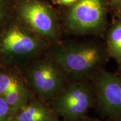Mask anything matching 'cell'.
Segmentation results:
<instances>
[{"label":"cell","instance_id":"obj_1","mask_svg":"<svg viewBox=\"0 0 121 121\" xmlns=\"http://www.w3.org/2000/svg\"><path fill=\"white\" fill-rule=\"evenodd\" d=\"M66 73L70 81H91L109 57L105 46L94 42L54 44L46 52Z\"/></svg>","mask_w":121,"mask_h":121},{"label":"cell","instance_id":"obj_2","mask_svg":"<svg viewBox=\"0 0 121 121\" xmlns=\"http://www.w3.org/2000/svg\"><path fill=\"white\" fill-rule=\"evenodd\" d=\"M52 45L14 15L0 29V65L22 69Z\"/></svg>","mask_w":121,"mask_h":121},{"label":"cell","instance_id":"obj_3","mask_svg":"<svg viewBox=\"0 0 121 121\" xmlns=\"http://www.w3.org/2000/svg\"><path fill=\"white\" fill-rule=\"evenodd\" d=\"M109 0H78L60 13L62 33L101 35L107 27Z\"/></svg>","mask_w":121,"mask_h":121},{"label":"cell","instance_id":"obj_4","mask_svg":"<svg viewBox=\"0 0 121 121\" xmlns=\"http://www.w3.org/2000/svg\"><path fill=\"white\" fill-rule=\"evenodd\" d=\"M14 15L33 32L52 44L60 43V13L45 0H15Z\"/></svg>","mask_w":121,"mask_h":121},{"label":"cell","instance_id":"obj_5","mask_svg":"<svg viewBox=\"0 0 121 121\" xmlns=\"http://www.w3.org/2000/svg\"><path fill=\"white\" fill-rule=\"evenodd\" d=\"M22 69L36 97L48 103L70 82L63 69L46 52Z\"/></svg>","mask_w":121,"mask_h":121},{"label":"cell","instance_id":"obj_6","mask_svg":"<svg viewBox=\"0 0 121 121\" xmlns=\"http://www.w3.org/2000/svg\"><path fill=\"white\" fill-rule=\"evenodd\" d=\"M63 121H82L96 104L90 81H70L49 103Z\"/></svg>","mask_w":121,"mask_h":121},{"label":"cell","instance_id":"obj_7","mask_svg":"<svg viewBox=\"0 0 121 121\" xmlns=\"http://www.w3.org/2000/svg\"><path fill=\"white\" fill-rule=\"evenodd\" d=\"M96 104L103 115L111 118L121 117V75L102 69L91 80Z\"/></svg>","mask_w":121,"mask_h":121},{"label":"cell","instance_id":"obj_8","mask_svg":"<svg viewBox=\"0 0 121 121\" xmlns=\"http://www.w3.org/2000/svg\"><path fill=\"white\" fill-rule=\"evenodd\" d=\"M0 96L16 112L35 95L21 68L0 65Z\"/></svg>","mask_w":121,"mask_h":121},{"label":"cell","instance_id":"obj_9","mask_svg":"<svg viewBox=\"0 0 121 121\" xmlns=\"http://www.w3.org/2000/svg\"><path fill=\"white\" fill-rule=\"evenodd\" d=\"M10 121H61L48 103L34 96L18 109Z\"/></svg>","mask_w":121,"mask_h":121},{"label":"cell","instance_id":"obj_10","mask_svg":"<svg viewBox=\"0 0 121 121\" xmlns=\"http://www.w3.org/2000/svg\"><path fill=\"white\" fill-rule=\"evenodd\" d=\"M105 47L109 56L116 60L121 71V14L114 15L107 33Z\"/></svg>","mask_w":121,"mask_h":121},{"label":"cell","instance_id":"obj_11","mask_svg":"<svg viewBox=\"0 0 121 121\" xmlns=\"http://www.w3.org/2000/svg\"><path fill=\"white\" fill-rule=\"evenodd\" d=\"M15 0H0V29L14 16Z\"/></svg>","mask_w":121,"mask_h":121},{"label":"cell","instance_id":"obj_12","mask_svg":"<svg viewBox=\"0 0 121 121\" xmlns=\"http://www.w3.org/2000/svg\"><path fill=\"white\" fill-rule=\"evenodd\" d=\"M16 112L0 96V121H10Z\"/></svg>","mask_w":121,"mask_h":121},{"label":"cell","instance_id":"obj_13","mask_svg":"<svg viewBox=\"0 0 121 121\" xmlns=\"http://www.w3.org/2000/svg\"><path fill=\"white\" fill-rule=\"evenodd\" d=\"M109 4L114 15L121 14V0H109Z\"/></svg>","mask_w":121,"mask_h":121},{"label":"cell","instance_id":"obj_14","mask_svg":"<svg viewBox=\"0 0 121 121\" xmlns=\"http://www.w3.org/2000/svg\"><path fill=\"white\" fill-rule=\"evenodd\" d=\"M78 0H52L53 4L63 6L69 7L73 4Z\"/></svg>","mask_w":121,"mask_h":121},{"label":"cell","instance_id":"obj_15","mask_svg":"<svg viewBox=\"0 0 121 121\" xmlns=\"http://www.w3.org/2000/svg\"><path fill=\"white\" fill-rule=\"evenodd\" d=\"M82 121H102L100 120H99V119L93 118L89 117L88 116H86V117H85L84 119H82Z\"/></svg>","mask_w":121,"mask_h":121},{"label":"cell","instance_id":"obj_16","mask_svg":"<svg viewBox=\"0 0 121 121\" xmlns=\"http://www.w3.org/2000/svg\"><path fill=\"white\" fill-rule=\"evenodd\" d=\"M115 121H121V117L115 119Z\"/></svg>","mask_w":121,"mask_h":121}]
</instances>
